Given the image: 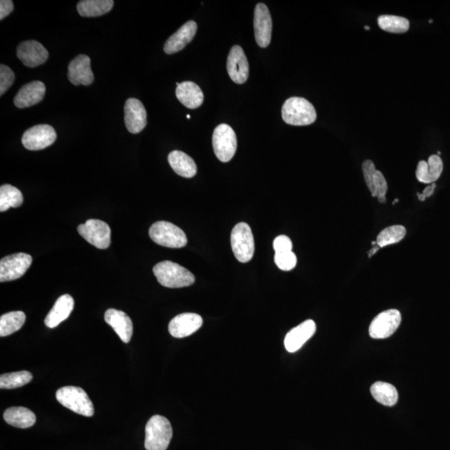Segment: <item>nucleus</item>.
I'll list each match as a JSON object with an SVG mask.
<instances>
[{"instance_id": "25", "label": "nucleus", "mask_w": 450, "mask_h": 450, "mask_svg": "<svg viewBox=\"0 0 450 450\" xmlns=\"http://www.w3.org/2000/svg\"><path fill=\"white\" fill-rule=\"evenodd\" d=\"M172 169L183 178H193L197 174V166L190 156L182 151L171 152L168 157Z\"/></svg>"}, {"instance_id": "10", "label": "nucleus", "mask_w": 450, "mask_h": 450, "mask_svg": "<svg viewBox=\"0 0 450 450\" xmlns=\"http://www.w3.org/2000/svg\"><path fill=\"white\" fill-rule=\"evenodd\" d=\"M57 134L49 124L35 125L25 132L22 137V144L27 150H41L52 146L56 142Z\"/></svg>"}, {"instance_id": "43", "label": "nucleus", "mask_w": 450, "mask_h": 450, "mask_svg": "<svg viewBox=\"0 0 450 450\" xmlns=\"http://www.w3.org/2000/svg\"><path fill=\"white\" fill-rule=\"evenodd\" d=\"M397 202H398V199H395L394 202L393 203V205H395V203H396Z\"/></svg>"}, {"instance_id": "33", "label": "nucleus", "mask_w": 450, "mask_h": 450, "mask_svg": "<svg viewBox=\"0 0 450 450\" xmlns=\"http://www.w3.org/2000/svg\"><path fill=\"white\" fill-rule=\"evenodd\" d=\"M406 236L405 227L402 225H393L381 231L377 237V245L379 248L396 244Z\"/></svg>"}, {"instance_id": "19", "label": "nucleus", "mask_w": 450, "mask_h": 450, "mask_svg": "<svg viewBox=\"0 0 450 450\" xmlns=\"http://www.w3.org/2000/svg\"><path fill=\"white\" fill-rule=\"evenodd\" d=\"M197 23L194 21H188L181 28L168 38L164 46V52L173 54L179 52L193 41L197 32Z\"/></svg>"}, {"instance_id": "30", "label": "nucleus", "mask_w": 450, "mask_h": 450, "mask_svg": "<svg viewBox=\"0 0 450 450\" xmlns=\"http://www.w3.org/2000/svg\"><path fill=\"white\" fill-rule=\"evenodd\" d=\"M23 202V194L17 188L10 185L0 187V212H5L10 208H18Z\"/></svg>"}, {"instance_id": "40", "label": "nucleus", "mask_w": 450, "mask_h": 450, "mask_svg": "<svg viewBox=\"0 0 450 450\" xmlns=\"http://www.w3.org/2000/svg\"><path fill=\"white\" fill-rule=\"evenodd\" d=\"M436 183H433L432 185H430L427 187L425 188L424 191H423L422 194L424 195V196L426 198H429L431 196V195L434 194V190H436Z\"/></svg>"}, {"instance_id": "41", "label": "nucleus", "mask_w": 450, "mask_h": 450, "mask_svg": "<svg viewBox=\"0 0 450 450\" xmlns=\"http://www.w3.org/2000/svg\"><path fill=\"white\" fill-rule=\"evenodd\" d=\"M379 247V245H374L373 249H371L369 252V257H371L372 256H374V254H376L378 251Z\"/></svg>"}, {"instance_id": "27", "label": "nucleus", "mask_w": 450, "mask_h": 450, "mask_svg": "<svg viewBox=\"0 0 450 450\" xmlns=\"http://www.w3.org/2000/svg\"><path fill=\"white\" fill-rule=\"evenodd\" d=\"M112 0H83L77 5V10L81 16L98 17L109 13L113 9Z\"/></svg>"}, {"instance_id": "11", "label": "nucleus", "mask_w": 450, "mask_h": 450, "mask_svg": "<svg viewBox=\"0 0 450 450\" xmlns=\"http://www.w3.org/2000/svg\"><path fill=\"white\" fill-rule=\"evenodd\" d=\"M401 314L397 310H389L381 313L372 321L369 328L371 338L383 339L390 337L400 327Z\"/></svg>"}, {"instance_id": "32", "label": "nucleus", "mask_w": 450, "mask_h": 450, "mask_svg": "<svg viewBox=\"0 0 450 450\" xmlns=\"http://www.w3.org/2000/svg\"><path fill=\"white\" fill-rule=\"evenodd\" d=\"M379 26L386 32L403 34L409 29V22L404 17L395 15H381L378 19Z\"/></svg>"}, {"instance_id": "2", "label": "nucleus", "mask_w": 450, "mask_h": 450, "mask_svg": "<svg viewBox=\"0 0 450 450\" xmlns=\"http://www.w3.org/2000/svg\"><path fill=\"white\" fill-rule=\"evenodd\" d=\"M282 118L295 126H306L315 122L317 113L310 101L300 97H291L282 107Z\"/></svg>"}, {"instance_id": "13", "label": "nucleus", "mask_w": 450, "mask_h": 450, "mask_svg": "<svg viewBox=\"0 0 450 450\" xmlns=\"http://www.w3.org/2000/svg\"><path fill=\"white\" fill-rule=\"evenodd\" d=\"M227 71L234 83L242 85L247 81L249 73V62L240 46L236 45L230 49L227 60Z\"/></svg>"}, {"instance_id": "12", "label": "nucleus", "mask_w": 450, "mask_h": 450, "mask_svg": "<svg viewBox=\"0 0 450 450\" xmlns=\"http://www.w3.org/2000/svg\"><path fill=\"white\" fill-rule=\"evenodd\" d=\"M254 35L256 41L261 48H266L271 41L272 19L268 7L265 3H258L254 10Z\"/></svg>"}, {"instance_id": "9", "label": "nucleus", "mask_w": 450, "mask_h": 450, "mask_svg": "<svg viewBox=\"0 0 450 450\" xmlns=\"http://www.w3.org/2000/svg\"><path fill=\"white\" fill-rule=\"evenodd\" d=\"M32 264V257L28 254L18 253L3 258L0 261V281L8 282L19 279Z\"/></svg>"}, {"instance_id": "39", "label": "nucleus", "mask_w": 450, "mask_h": 450, "mask_svg": "<svg viewBox=\"0 0 450 450\" xmlns=\"http://www.w3.org/2000/svg\"><path fill=\"white\" fill-rule=\"evenodd\" d=\"M14 10V3L11 0H1L0 1V19L8 16Z\"/></svg>"}, {"instance_id": "23", "label": "nucleus", "mask_w": 450, "mask_h": 450, "mask_svg": "<svg viewBox=\"0 0 450 450\" xmlns=\"http://www.w3.org/2000/svg\"><path fill=\"white\" fill-rule=\"evenodd\" d=\"M175 93L180 103L188 109H194L201 106L205 99L201 89L194 82H183L177 86Z\"/></svg>"}, {"instance_id": "1", "label": "nucleus", "mask_w": 450, "mask_h": 450, "mask_svg": "<svg viewBox=\"0 0 450 450\" xmlns=\"http://www.w3.org/2000/svg\"><path fill=\"white\" fill-rule=\"evenodd\" d=\"M156 279L164 287L175 289L190 286L195 281L193 273L171 261H163L153 269Z\"/></svg>"}, {"instance_id": "31", "label": "nucleus", "mask_w": 450, "mask_h": 450, "mask_svg": "<svg viewBox=\"0 0 450 450\" xmlns=\"http://www.w3.org/2000/svg\"><path fill=\"white\" fill-rule=\"evenodd\" d=\"M33 379V375L29 371H19L14 373L3 374L0 376V388L13 390L28 385Z\"/></svg>"}, {"instance_id": "15", "label": "nucleus", "mask_w": 450, "mask_h": 450, "mask_svg": "<svg viewBox=\"0 0 450 450\" xmlns=\"http://www.w3.org/2000/svg\"><path fill=\"white\" fill-rule=\"evenodd\" d=\"M17 57L27 67L34 68L48 60L49 52L40 42L29 41L22 42L17 48Z\"/></svg>"}, {"instance_id": "18", "label": "nucleus", "mask_w": 450, "mask_h": 450, "mask_svg": "<svg viewBox=\"0 0 450 450\" xmlns=\"http://www.w3.org/2000/svg\"><path fill=\"white\" fill-rule=\"evenodd\" d=\"M316 324L314 320L308 319L289 331L284 339L285 349L289 353H295L315 334Z\"/></svg>"}, {"instance_id": "17", "label": "nucleus", "mask_w": 450, "mask_h": 450, "mask_svg": "<svg viewBox=\"0 0 450 450\" xmlns=\"http://www.w3.org/2000/svg\"><path fill=\"white\" fill-rule=\"evenodd\" d=\"M68 79L74 85L88 86L93 83L95 76L91 69L89 57L80 54L69 63Z\"/></svg>"}, {"instance_id": "35", "label": "nucleus", "mask_w": 450, "mask_h": 450, "mask_svg": "<svg viewBox=\"0 0 450 450\" xmlns=\"http://www.w3.org/2000/svg\"><path fill=\"white\" fill-rule=\"evenodd\" d=\"M275 262L278 268L284 271H291L295 268L297 257L293 251L275 253Z\"/></svg>"}, {"instance_id": "7", "label": "nucleus", "mask_w": 450, "mask_h": 450, "mask_svg": "<svg viewBox=\"0 0 450 450\" xmlns=\"http://www.w3.org/2000/svg\"><path fill=\"white\" fill-rule=\"evenodd\" d=\"M212 142L214 154L221 162L230 161L236 155L237 137L229 125L222 124L215 128Z\"/></svg>"}, {"instance_id": "14", "label": "nucleus", "mask_w": 450, "mask_h": 450, "mask_svg": "<svg viewBox=\"0 0 450 450\" xmlns=\"http://www.w3.org/2000/svg\"><path fill=\"white\" fill-rule=\"evenodd\" d=\"M124 121L128 132L139 134L147 125V112L142 102L128 99L124 105Z\"/></svg>"}, {"instance_id": "34", "label": "nucleus", "mask_w": 450, "mask_h": 450, "mask_svg": "<svg viewBox=\"0 0 450 450\" xmlns=\"http://www.w3.org/2000/svg\"><path fill=\"white\" fill-rule=\"evenodd\" d=\"M374 193L372 196L377 197L379 203H386V193L388 190V185L385 176L383 175L381 171L376 170L375 172L373 180Z\"/></svg>"}, {"instance_id": "3", "label": "nucleus", "mask_w": 450, "mask_h": 450, "mask_svg": "<svg viewBox=\"0 0 450 450\" xmlns=\"http://www.w3.org/2000/svg\"><path fill=\"white\" fill-rule=\"evenodd\" d=\"M173 437V429L169 420L161 416L150 418L146 427V450H166Z\"/></svg>"}, {"instance_id": "37", "label": "nucleus", "mask_w": 450, "mask_h": 450, "mask_svg": "<svg viewBox=\"0 0 450 450\" xmlns=\"http://www.w3.org/2000/svg\"><path fill=\"white\" fill-rule=\"evenodd\" d=\"M362 170L366 185L368 188H369L372 194L374 193L373 180L375 172H376V168H375L373 161H371V160H365V161L363 163Z\"/></svg>"}, {"instance_id": "36", "label": "nucleus", "mask_w": 450, "mask_h": 450, "mask_svg": "<svg viewBox=\"0 0 450 450\" xmlns=\"http://www.w3.org/2000/svg\"><path fill=\"white\" fill-rule=\"evenodd\" d=\"M15 74L6 65H0V95H3L14 84Z\"/></svg>"}, {"instance_id": "45", "label": "nucleus", "mask_w": 450, "mask_h": 450, "mask_svg": "<svg viewBox=\"0 0 450 450\" xmlns=\"http://www.w3.org/2000/svg\"><path fill=\"white\" fill-rule=\"evenodd\" d=\"M187 119H189V120L190 119V115H187Z\"/></svg>"}, {"instance_id": "6", "label": "nucleus", "mask_w": 450, "mask_h": 450, "mask_svg": "<svg viewBox=\"0 0 450 450\" xmlns=\"http://www.w3.org/2000/svg\"><path fill=\"white\" fill-rule=\"evenodd\" d=\"M231 246L234 256L241 263H248L254 253V240L251 229L246 223L234 227L231 233Z\"/></svg>"}, {"instance_id": "46", "label": "nucleus", "mask_w": 450, "mask_h": 450, "mask_svg": "<svg viewBox=\"0 0 450 450\" xmlns=\"http://www.w3.org/2000/svg\"><path fill=\"white\" fill-rule=\"evenodd\" d=\"M441 155V153L440 151L438 152V155Z\"/></svg>"}, {"instance_id": "28", "label": "nucleus", "mask_w": 450, "mask_h": 450, "mask_svg": "<svg viewBox=\"0 0 450 450\" xmlns=\"http://www.w3.org/2000/svg\"><path fill=\"white\" fill-rule=\"evenodd\" d=\"M370 393L374 400L385 406H394L398 400L396 388L389 383L376 382L371 386Z\"/></svg>"}, {"instance_id": "44", "label": "nucleus", "mask_w": 450, "mask_h": 450, "mask_svg": "<svg viewBox=\"0 0 450 450\" xmlns=\"http://www.w3.org/2000/svg\"><path fill=\"white\" fill-rule=\"evenodd\" d=\"M365 30H370V28L369 26H365Z\"/></svg>"}, {"instance_id": "16", "label": "nucleus", "mask_w": 450, "mask_h": 450, "mask_svg": "<svg viewBox=\"0 0 450 450\" xmlns=\"http://www.w3.org/2000/svg\"><path fill=\"white\" fill-rule=\"evenodd\" d=\"M202 324L203 319L201 315L194 313H183L170 321V334L175 338H185L199 330Z\"/></svg>"}, {"instance_id": "38", "label": "nucleus", "mask_w": 450, "mask_h": 450, "mask_svg": "<svg viewBox=\"0 0 450 450\" xmlns=\"http://www.w3.org/2000/svg\"><path fill=\"white\" fill-rule=\"evenodd\" d=\"M292 241L288 236H278L273 240V249H275V253L292 251Z\"/></svg>"}, {"instance_id": "4", "label": "nucleus", "mask_w": 450, "mask_h": 450, "mask_svg": "<svg viewBox=\"0 0 450 450\" xmlns=\"http://www.w3.org/2000/svg\"><path fill=\"white\" fill-rule=\"evenodd\" d=\"M58 403L73 412L85 417H92L95 408L88 394L83 389L76 386H65L56 392Z\"/></svg>"}, {"instance_id": "22", "label": "nucleus", "mask_w": 450, "mask_h": 450, "mask_svg": "<svg viewBox=\"0 0 450 450\" xmlns=\"http://www.w3.org/2000/svg\"><path fill=\"white\" fill-rule=\"evenodd\" d=\"M74 307V300L72 296L64 295L60 297L54 304L52 310H51L46 316L45 324L47 327L50 328H56L69 318Z\"/></svg>"}, {"instance_id": "8", "label": "nucleus", "mask_w": 450, "mask_h": 450, "mask_svg": "<svg viewBox=\"0 0 450 450\" xmlns=\"http://www.w3.org/2000/svg\"><path fill=\"white\" fill-rule=\"evenodd\" d=\"M82 237L90 245L100 249H106L111 243V229L106 223L100 220H89L78 227Z\"/></svg>"}, {"instance_id": "5", "label": "nucleus", "mask_w": 450, "mask_h": 450, "mask_svg": "<svg viewBox=\"0 0 450 450\" xmlns=\"http://www.w3.org/2000/svg\"><path fill=\"white\" fill-rule=\"evenodd\" d=\"M150 236L156 244L164 247L179 249L186 246V234L178 226L166 221L155 223L150 227Z\"/></svg>"}, {"instance_id": "42", "label": "nucleus", "mask_w": 450, "mask_h": 450, "mask_svg": "<svg viewBox=\"0 0 450 450\" xmlns=\"http://www.w3.org/2000/svg\"><path fill=\"white\" fill-rule=\"evenodd\" d=\"M417 195H418V199H420V201H425L426 199L424 196V195H423L422 194H418V193L417 194Z\"/></svg>"}, {"instance_id": "29", "label": "nucleus", "mask_w": 450, "mask_h": 450, "mask_svg": "<svg viewBox=\"0 0 450 450\" xmlns=\"http://www.w3.org/2000/svg\"><path fill=\"white\" fill-rule=\"evenodd\" d=\"M26 316L22 311H13L0 318V336L6 337L21 330L25 323Z\"/></svg>"}, {"instance_id": "20", "label": "nucleus", "mask_w": 450, "mask_h": 450, "mask_svg": "<svg viewBox=\"0 0 450 450\" xmlns=\"http://www.w3.org/2000/svg\"><path fill=\"white\" fill-rule=\"evenodd\" d=\"M45 85L41 81H34L23 85L14 98V105L25 109L40 103L45 95Z\"/></svg>"}, {"instance_id": "26", "label": "nucleus", "mask_w": 450, "mask_h": 450, "mask_svg": "<svg viewBox=\"0 0 450 450\" xmlns=\"http://www.w3.org/2000/svg\"><path fill=\"white\" fill-rule=\"evenodd\" d=\"M3 418L7 424L21 429L32 427L36 422L34 413L25 407H11L3 413Z\"/></svg>"}, {"instance_id": "21", "label": "nucleus", "mask_w": 450, "mask_h": 450, "mask_svg": "<svg viewBox=\"0 0 450 450\" xmlns=\"http://www.w3.org/2000/svg\"><path fill=\"white\" fill-rule=\"evenodd\" d=\"M104 320L113 328L125 344L131 342L133 335L132 320L124 312L109 308L104 315Z\"/></svg>"}, {"instance_id": "24", "label": "nucleus", "mask_w": 450, "mask_h": 450, "mask_svg": "<svg viewBox=\"0 0 450 450\" xmlns=\"http://www.w3.org/2000/svg\"><path fill=\"white\" fill-rule=\"evenodd\" d=\"M443 168V161L440 156L431 155L428 162L422 160L418 164L416 178L421 183H433L440 177Z\"/></svg>"}]
</instances>
